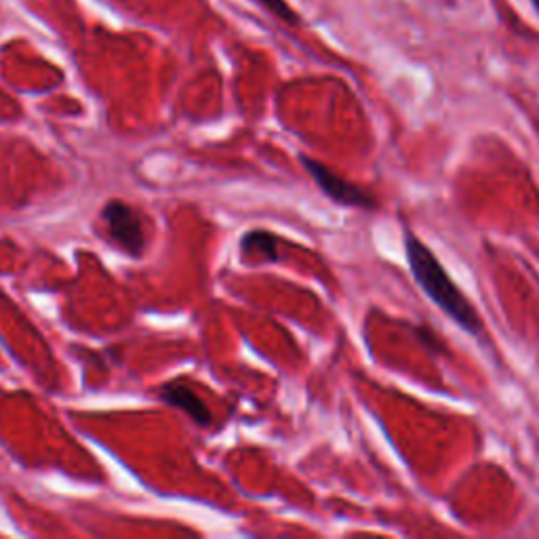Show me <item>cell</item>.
Segmentation results:
<instances>
[{
	"instance_id": "obj_1",
	"label": "cell",
	"mask_w": 539,
	"mask_h": 539,
	"mask_svg": "<svg viewBox=\"0 0 539 539\" xmlns=\"http://www.w3.org/2000/svg\"><path fill=\"white\" fill-rule=\"evenodd\" d=\"M403 247L409 272L422 293L453 325L476 339H483L485 323L481 314L476 312L464 291L457 287L441 259L409 226H403Z\"/></svg>"
},
{
	"instance_id": "obj_2",
	"label": "cell",
	"mask_w": 539,
	"mask_h": 539,
	"mask_svg": "<svg viewBox=\"0 0 539 539\" xmlns=\"http://www.w3.org/2000/svg\"><path fill=\"white\" fill-rule=\"evenodd\" d=\"M299 161H302L304 169L316 182L318 190H321L327 198H331L335 205H342L348 209H361V211H377L379 209V201L373 192L348 182V179L337 175L333 169H329L321 161H316V158L302 156Z\"/></svg>"
},
{
	"instance_id": "obj_3",
	"label": "cell",
	"mask_w": 539,
	"mask_h": 539,
	"mask_svg": "<svg viewBox=\"0 0 539 539\" xmlns=\"http://www.w3.org/2000/svg\"><path fill=\"white\" fill-rule=\"evenodd\" d=\"M102 222L106 224L108 236L114 245L121 247L133 257H139L146 247L144 222L131 205L123 201H108L102 209Z\"/></svg>"
},
{
	"instance_id": "obj_4",
	"label": "cell",
	"mask_w": 539,
	"mask_h": 539,
	"mask_svg": "<svg viewBox=\"0 0 539 539\" xmlns=\"http://www.w3.org/2000/svg\"><path fill=\"white\" fill-rule=\"evenodd\" d=\"M158 396H161V401H165L167 405L175 407V409H182L194 424L198 426H211V411L207 409V405L203 403V398L198 396L192 388L184 386V384H177V382H171V384H165L161 390H158Z\"/></svg>"
},
{
	"instance_id": "obj_5",
	"label": "cell",
	"mask_w": 539,
	"mask_h": 539,
	"mask_svg": "<svg viewBox=\"0 0 539 539\" xmlns=\"http://www.w3.org/2000/svg\"><path fill=\"white\" fill-rule=\"evenodd\" d=\"M243 253H257L264 262H278V238L266 230H251L241 241Z\"/></svg>"
},
{
	"instance_id": "obj_6",
	"label": "cell",
	"mask_w": 539,
	"mask_h": 539,
	"mask_svg": "<svg viewBox=\"0 0 539 539\" xmlns=\"http://www.w3.org/2000/svg\"><path fill=\"white\" fill-rule=\"evenodd\" d=\"M411 331H413V335H415L417 342L422 344V348H424L428 354H432V356H449V350H447V346L443 344V339L438 337L430 327H426V325H413Z\"/></svg>"
},
{
	"instance_id": "obj_7",
	"label": "cell",
	"mask_w": 539,
	"mask_h": 539,
	"mask_svg": "<svg viewBox=\"0 0 539 539\" xmlns=\"http://www.w3.org/2000/svg\"><path fill=\"white\" fill-rule=\"evenodd\" d=\"M255 3H259L264 9H268L270 13H274L276 17H281L283 22H289V24H295L297 22V17L287 7L285 0H255Z\"/></svg>"
}]
</instances>
